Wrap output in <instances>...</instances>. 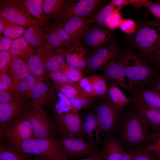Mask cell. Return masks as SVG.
<instances>
[{
  "label": "cell",
  "instance_id": "1",
  "mask_svg": "<svg viewBox=\"0 0 160 160\" xmlns=\"http://www.w3.org/2000/svg\"><path fill=\"white\" fill-rule=\"evenodd\" d=\"M115 128L116 136L124 149L144 148L152 142V134L135 106L118 113Z\"/></svg>",
  "mask_w": 160,
  "mask_h": 160
},
{
  "label": "cell",
  "instance_id": "2",
  "mask_svg": "<svg viewBox=\"0 0 160 160\" xmlns=\"http://www.w3.org/2000/svg\"><path fill=\"white\" fill-rule=\"evenodd\" d=\"M36 157L56 160H67L68 158L60 140L54 135L47 138H32L24 141L14 148Z\"/></svg>",
  "mask_w": 160,
  "mask_h": 160
},
{
  "label": "cell",
  "instance_id": "3",
  "mask_svg": "<svg viewBox=\"0 0 160 160\" xmlns=\"http://www.w3.org/2000/svg\"><path fill=\"white\" fill-rule=\"evenodd\" d=\"M119 58L129 81V90L135 86L148 84L156 73L144 59L137 55L126 54Z\"/></svg>",
  "mask_w": 160,
  "mask_h": 160
},
{
  "label": "cell",
  "instance_id": "4",
  "mask_svg": "<svg viewBox=\"0 0 160 160\" xmlns=\"http://www.w3.org/2000/svg\"><path fill=\"white\" fill-rule=\"evenodd\" d=\"M133 44L145 54L150 56L160 39V20L142 22L137 25L131 38Z\"/></svg>",
  "mask_w": 160,
  "mask_h": 160
},
{
  "label": "cell",
  "instance_id": "5",
  "mask_svg": "<svg viewBox=\"0 0 160 160\" xmlns=\"http://www.w3.org/2000/svg\"><path fill=\"white\" fill-rule=\"evenodd\" d=\"M31 125L34 138H47L54 135L58 130L56 123L49 117L42 107L33 106L24 115Z\"/></svg>",
  "mask_w": 160,
  "mask_h": 160
},
{
  "label": "cell",
  "instance_id": "6",
  "mask_svg": "<svg viewBox=\"0 0 160 160\" xmlns=\"http://www.w3.org/2000/svg\"><path fill=\"white\" fill-rule=\"evenodd\" d=\"M0 16L4 19L24 28L46 24L32 16L22 5L14 1H7L1 5Z\"/></svg>",
  "mask_w": 160,
  "mask_h": 160
},
{
  "label": "cell",
  "instance_id": "7",
  "mask_svg": "<svg viewBox=\"0 0 160 160\" xmlns=\"http://www.w3.org/2000/svg\"><path fill=\"white\" fill-rule=\"evenodd\" d=\"M4 143L15 148L22 142L34 138L30 123L24 116L12 121L4 130L0 138Z\"/></svg>",
  "mask_w": 160,
  "mask_h": 160
},
{
  "label": "cell",
  "instance_id": "8",
  "mask_svg": "<svg viewBox=\"0 0 160 160\" xmlns=\"http://www.w3.org/2000/svg\"><path fill=\"white\" fill-rule=\"evenodd\" d=\"M56 115L58 130L62 137H76L82 140L87 137L82 131V120L77 111Z\"/></svg>",
  "mask_w": 160,
  "mask_h": 160
},
{
  "label": "cell",
  "instance_id": "9",
  "mask_svg": "<svg viewBox=\"0 0 160 160\" xmlns=\"http://www.w3.org/2000/svg\"><path fill=\"white\" fill-rule=\"evenodd\" d=\"M28 108L22 100L17 97L8 103L0 104V137L13 121L24 116Z\"/></svg>",
  "mask_w": 160,
  "mask_h": 160
},
{
  "label": "cell",
  "instance_id": "10",
  "mask_svg": "<svg viewBox=\"0 0 160 160\" xmlns=\"http://www.w3.org/2000/svg\"><path fill=\"white\" fill-rule=\"evenodd\" d=\"M68 1L64 14L57 19L65 20L74 17L86 18L104 1L79 0L70 1L68 3Z\"/></svg>",
  "mask_w": 160,
  "mask_h": 160
},
{
  "label": "cell",
  "instance_id": "11",
  "mask_svg": "<svg viewBox=\"0 0 160 160\" xmlns=\"http://www.w3.org/2000/svg\"><path fill=\"white\" fill-rule=\"evenodd\" d=\"M60 140L68 158L90 156L97 152L92 143L77 137H62Z\"/></svg>",
  "mask_w": 160,
  "mask_h": 160
},
{
  "label": "cell",
  "instance_id": "12",
  "mask_svg": "<svg viewBox=\"0 0 160 160\" xmlns=\"http://www.w3.org/2000/svg\"><path fill=\"white\" fill-rule=\"evenodd\" d=\"M55 49L47 42L40 47L36 54L31 55L28 59L27 65L31 73L39 79L44 77L46 70V62Z\"/></svg>",
  "mask_w": 160,
  "mask_h": 160
},
{
  "label": "cell",
  "instance_id": "13",
  "mask_svg": "<svg viewBox=\"0 0 160 160\" xmlns=\"http://www.w3.org/2000/svg\"><path fill=\"white\" fill-rule=\"evenodd\" d=\"M118 54L116 47L112 43L99 47L91 56L88 57L87 68L95 71L103 70L109 62Z\"/></svg>",
  "mask_w": 160,
  "mask_h": 160
},
{
  "label": "cell",
  "instance_id": "14",
  "mask_svg": "<svg viewBox=\"0 0 160 160\" xmlns=\"http://www.w3.org/2000/svg\"><path fill=\"white\" fill-rule=\"evenodd\" d=\"M118 54L113 57L103 69L106 79L111 82V84L117 85L127 92L129 90L128 79L123 65Z\"/></svg>",
  "mask_w": 160,
  "mask_h": 160
},
{
  "label": "cell",
  "instance_id": "15",
  "mask_svg": "<svg viewBox=\"0 0 160 160\" xmlns=\"http://www.w3.org/2000/svg\"><path fill=\"white\" fill-rule=\"evenodd\" d=\"M128 92L132 100L139 102L147 107L160 110V96L148 84L132 87Z\"/></svg>",
  "mask_w": 160,
  "mask_h": 160
},
{
  "label": "cell",
  "instance_id": "16",
  "mask_svg": "<svg viewBox=\"0 0 160 160\" xmlns=\"http://www.w3.org/2000/svg\"><path fill=\"white\" fill-rule=\"evenodd\" d=\"M95 113L100 127L101 134H108L115 128L118 114L112 107L110 101L101 103Z\"/></svg>",
  "mask_w": 160,
  "mask_h": 160
},
{
  "label": "cell",
  "instance_id": "17",
  "mask_svg": "<svg viewBox=\"0 0 160 160\" xmlns=\"http://www.w3.org/2000/svg\"><path fill=\"white\" fill-rule=\"evenodd\" d=\"M91 20L79 17H72L60 22L73 43L80 41L84 33L90 28Z\"/></svg>",
  "mask_w": 160,
  "mask_h": 160
},
{
  "label": "cell",
  "instance_id": "18",
  "mask_svg": "<svg viewBox=\"0 0 160 160\" xmlns=\"http://www.w3.org/2000/svg\"><path fill=\"white\" fill-rule=\"evenodd\" d=\"M152 134L160 132V110L150 108L132 100Z\"/></svg>",
  "mask_w": 160,
  "mask_h": 160
},
{
  "label": "cell",
  "instance_id": "19",
  "mask_svg": "<svg viewBox=\"0 0 160 160\" xmlns=\"http://www.w3.org/2000/svg\"><path fill=\"white\" fill-rule=\"evenodd\" d=\"M80 41L74 43L68 48L67 52H64L65 63L68 65L81 70L86 68L88 57L86 50Z\"/></svg>",
  "mask_w": 160,
  "mask_h": 160
},
{
  "label": "cell",
  "instance_id": "20",
  "mask_svg": "<svg viewBox=\"0 0 160 160\" xmlns=\"http://www.w3.org/2000/svg\"><path fill=\"white\" fill-rule=\"evenodd\" d=\"M125 152L116 136L113 135L104 141L99 153L103 160H121Z\"/></svg>",
  "mask_w": 160,
  "mask_h": 160
},
{
  "label": "cell",
  "instance_id": "21",
  "mask_svg": "<svg viewBox=\"0 0 160 160\" xmlns=\"http://www.w3.org/2000/svg\"><path fill=\"white\" fill-rule=\"evenodd\" d=\"M7 72L13 83L16 93L18 94L17 88L19 82L31 74L27 64L20 58H13Z\"/></svg>",
  "mask_w": 160,
  "mask_h": 160
},
{
  "label": "cell",
  "instance_id": "22",
  "mask_svg": "<svg viewBox=\"0 0 160 160\" xmlns=\"http://www.w3.org/2000/svg\"><path fill=\"white\" fill-rule=\"evenodd\" d=\"M111 35L108 31L97 27L90 28L84 34V43L87 46L92 48L99 47L107 43Z\"/></svg>",
  "mask_w": 160,
  "mask_h": 160
},
{
  "label": "cell",
  "instance_id": "23",
  "mask_svg": "<svg viewBox=\"0 0 160 160\" xmlns=\"http://www.w3.org/2000/svg\"><path fill=\"white\" fill-rule=\"evenodd\" d=\"M82 131L92 144L100 140L101 130L95 113H89L84 117L82 123Z\"/></svg>",
  "mask_w": 160,
  "mask_h": 160
},
{
  "label": "cell",
  "instance_id": "24",
  "mask_svg": "<svg viewBox=\"0 0 160 160\" xmlns=\"http://www.w3.org/2000/svg\"><path fill=\"white\" fill-rule=\"evenodd\" d=\"M50 100L52 102L56 115L64 114L76 110L70 100L60 91L56 85L51 90Z\"/></svg>",
  "mask_w": 160,
  "mask_h": 160
},
{
  "label": "cell",
  "instance_id": "25",
  "mask_svg": "<svg viewBox=\"0 0 160 160\" xmlns=\"http://www.w3.org/2000/svg\"><path fill=\"white\" fill-rule=\"evenodd\" d=\"M51 91L46 84L40 80H37L31 94V106L42 108L47 104L50 100Z\"/></svg>",
  "mask_w": 160,
  "mask_h": 160
},
{
  "label": "cell",
  "instance_id": "26",
  "mask_svg": "<svg viewBox=\"0 0 160 160\" xmlns=\"http://www.w3.org/2000/svg\"><path fill=\"white\" fill-rule=\"evenodd\" d=\"M44 27L36 26L27 28L23 36L24 40L31 46H41L47 42V30Z\"/></svg>",
  "mask_w": 160,
  "mask_h": 160
},
{
  "label": "cell",
  "instance_id": "27",
  "mask_svg": "<svg viewBox=\"0 0 160 160\" xmlns=\"http://www.w3.org/2000/svg\"><path fill=\"white\" fill-rule=\"evenodd\" d=\"M108 93L112 106L117 114L126 106L132 103L130 98L127 97L117 85L112 84L108 89Z\"/></svg>",
  "mask_w": 160,
  "mask_h": 160
},
{
  "label": "cell",
  "instance_id": "28",
  "mask_svg": "<svg viewBox=\"0 0 160 160\" xmlns=\"http://www.w3.org/2000/svg\"><path fill=\"white\" fill-rule=\"evenodd\" d=\"M35 47L28 44L23 36L14 39L10 47L9 53L12 58L20 57L23 60H28L34 54Z\"/></svg>",
  "mask_w": 160,
  "mask_h": 160
},
{
  "label": "cell",
  "instance_id": "29",
  "mask_svg": "<svg viewBox=\"0 0 160 160\" xmlns=\"http://www.w3.org/2000/svg\"><path fill=\"white\" fill-rule=\"evenodd\" d=\"M22 5L33 17L46 24L49 23L48 19L43 11V0H14Z\"/></svg>",
  "mask_w": 160,
  "mask_h": 160
},
{
  "label": "cell",
  "instance_id": "30",
  "mask_svg": "<svg viewBox=\"0 0 160 160\" xmlns=\"http://www.w3.org/2000/svg\"><path fill=\"white\" fill-rule=\"evenodd\" d=\"M68 1L43 0V11L46 17H54L56 19L64 14Z\"/></svg>",
  "mask_w": 160,
  "mask_h": 160
},
{
  "label": "cell",
  "instance_id": "31",
  "mask_svg": "<svg viewBox=\"0 0 160 160\" xmlns=\"http://www.w3.org/2000/svg\"><path fill=\"white\" fill-rule=\"evenodd\" d=\"M30 156L4 142L0 143V160H33Z\"/></svg>",
  "mask_w": 160,
  "mask_h": 160
},
{
  "label": "cell",
  "instance_id": "32",
  "mask_svg": "<svg viewBox=\"0 0 160 160\" xmlns=\"http://www.w3.org/2000/svg\"><path fill=\"white\" fill-rule=\"evenodd\" d=\"M87 77L91 84L95 96H104L107 91V79L104 76L94 75Z\"/></svg>",
  "mask_w": 160,
  "mask_h": 160
},
{
  "label": "cell",
  "instance_id": "33",
  "mask_svg": "<svg viewBox=\"0 0 160 160\" xmlns=\"http://www.w3.org/2000/svg\"><path fill=\"white\" fill-rule=\"evenodd\" d=\"M0 21L4 23L5 28L2 33L4 36L12 39L19 38L23 35L24 28L17 24L8 21L0 16Z\"/></svg>",
  "mask_w": 160,
  "mask_h": 160
},
{
  "label": "cell",
  "instance_id": "34",
  "mask_svg": "<svg viewBox=\"0 0 160 160\" xmlns=\"http://www.w3.org/2000/svg\"><path fill=\"white\" fill-rule=\"evenodd\" d=\"M114 10V6L111 1L101 9L91 20L100 26H107L111 16Z\"/></svg>",
  "mask_w": 160,
  "mask_h": 160
},
{
  "label": "cell",
  "instance_id": "35",
  "mask_svg": "<svg viewBox=\"0 0 160 160\" xmlns=\"http://www.w3.org/2000/svg\"><path fill=\"white\" fill-rule=\"evenodd\" d=\"M53 52L47 60L45 64L46 70L50 71H60L62 65L65 63L64 52Z\"/></svg>",
  "mask_w": 160,
  "mask_h": 160
},
{
  "label": "cell",
  "instance_id": "36",
  "mask_svg": "<svg viewBox=\"0 0 160 160\" xmlns=\"http://www.w3.org/2000/svg\"><path fill=\"white\" fill-rule=\"evenodd\" d=\"M46 28L55 32L63 42L64 47L68 48L70 44L73 42L72 40L63 28L61 23H57L55 24L47 27Z\"/></svg>",
  "mask_w": 160,
  "mask_h": 160
},
{
  "label": "cell",
  "instance_id": "37",
  "mask_svg": "<svg viewBox=\"0 0 160 160\" xmlns=\"http://www.w3.org/2000/svg\"><path fill=\"white\" fill-rule=\"evenodd\" d=\"M56 85L60 91L69 100L83 96L81 94L75 83L59 84V85L57 84Z\"/></svg>",
  "mask_w": 160,
  "mask_h": 160
},
{
  "label": "cell",
  "instance_id": "38",
  "mask_svg": "<svg viewBox=\"0 0 160 160\" xmlns=\"http://www.w3.org/2000/svg\"><path fill=\"white\" fill-rule=\"evenodd\" d=\"M61 71L74 83L78 82L83 78V73L81 70L71 66L65 63L62 65Z\"/></svg>",
  "mask_w": 160,
  "mask_h": 160
},
{
  "label": "cell",
  "instance_id": "39",
  "mask_svg": "<svg viewBox=\"0 0 160 160\" xmlns=\"http://www.w3.org/2000/svg\"><path fill=\"white\" fill-rule=\"evenodd\" d=\"M75 84L83 96L92 98L95 97L87 77L83 78Z\"/></svg>",
  "mask_w": 160,
  "mask_h": 160
},
{
  "label": "cell",
  "instance_id": "40",
  "mask_svg": "<svg viewBox=\"0 0 160 160\" xmlns=\"http://www.w3.org/2000/svg\"><path fill=\"white\" fill-rule=\"evenodd\" d=\"M132 150L134 155L133 160H160L155 152L147 151L144 148Z\"/></svg>",
  "mask_w": 160,
  "mask_h": 160
},
{
  "label": "cell",
  "instance_id": "41",
  "mask_svg": "<svg viewBox=\"0 0 160 160\" xmlns=\"http://www.w3.org/2000/svg\"><path fill=\"white\" fill-rule=\"evenodd\" d=\"M92 97L81 96L70 100L74 108L77 111L85 108L92 103Z\"/></svg>",
  "mask_w": 160,
  "mask_h": 160
},
{
  "label": "cell",
  "instance_id": "42",
  "mask_svg": "<svg viewBox=\"0 0 160 160\" xmlns=\"http://www.w3.org/2000/svg\"><path fill=\"white\" fill-rule=\"evenodd\" d=\"M119 27L123 32L128 34H133L136 30L137 25L132 20L122 19L120 23Z\"/></svg>",
  "mask_w": 160,
  "mask_h": 160
},
{
  "label": "cell",
  "instance_id": "43",
  "mask_svg": "<svg viewBox=\"0 0 160 160\" xmlns=\"http://www.w3.org/2000/svg\"><path fill=\"white\" fill-rule=\"evenodd\" d=\"M13 58L9 52H0V73H6L9 67V63Z\"/></svg>",
  "mask_w": 160,
  "mask_h": 160
},
{
  "label": "cell",
  "instance_id": "44",
  "mask_svg": "<svg viewBox=\"0 0 160 160\" xmlns=\"http://www.w3.org/2000/svg\"><path fill=\"white\" fill-rule=\"evenodd\" d=\"M153 140L151 143L144 148L145 150L155 152L160 160V132L152 134Z\"/></svg>",
  "mask_w": 160,
  "mask_h": 160
},
{
  "label": "cell",
  "instance_id": "45",
  "mask_svg": "<svg viewBox=\"0 0 160 160\" xmlns=\"http://www.w3.org/2000/svg\"><path fill=\"white\" fill-rule=\"evenodd\" d=\"M122 17L119 11H114L112 13L107 26L110 30H113L119 27Z\"/></svg>",
  "mask_w": 160,
  "mask_h": 160
},
{
  "label": "cell",
  "instance_id": "46",
  "mask_svg": "<svg viewBox=\"0 0 160 160\" xmlns=\"http://www.w3.org/2000/svg\"><path fill=\"white\" fill-rule=\"evenodd\" d=\"M46 29L49 32L47 39V42L49 44L55 48L64 47L63 42L55 32L52 30Z\"/></svg>",
  "mask_w": 160,
  "mask_h": 160
},
{
  "label": "cell",
  "instance_id": "47",
  "mask_svg": "<svg viewBox=\"0 0 160 160\" xmlns=\"http://www.w3.org/2000/svg\"><path fill=\"white\" fill-rule=\"evenodd\" d=\"M49 75L51 78L57 84L74 83L61 71L50 72Z\"/></svg>",
  "mask_w": 160,
  "mask_h": 160
},
{
  "label": "cell",
  "instance_id": "48",
  "mask_svg": "<svg viewBox=\"0 0 160 160\" xmlns=\"http://www.w3.org/2000/svg\"><path fill=\"white\" fill-rule=\"evenodd\" d=\"M154 17L160 20V3L148 0L145 6Z\"/></svg>",
  "mask_w": 160,
  "mask_h": 160
},
{
  "label": "cell",
  "instance_id": "49",
  "mask_svg": "<svg viewBox=\"0 0 160 160\" xmlns=\"http://www.w3.org/2000/svg\"><path fill=\"white\" fill-rule=\"evenodd\" d=\"M16 97H13L12 92L8 90L0 89V104L8 103Z\"/></svg>",
  "mask_w": 160,
  "mask_h": 160
},
{
  "label": "cell",
  "instance_id": "50",
  "mask_svg": "<svg viewBox=\"0 0 160 160\" xmlns=\"http://www.w3.org/2000/svg\"><path fill=\"white\" fill-rule=\"evenodd\" d=\"M14 40L5 36H0V51L9 52V50Z\"/></svg>",
  "mask_w": 160,
  "mask_h": 160
},
{
  "label": "cell",
  "instance_id": "51",
  "mask_svg": "<svg viewBox=\"0 0 160 160\" xmlns=\"http://www.w3.org/2000/svg\"><path fill=\"white\" fill-rule=\"evenodd\" d=\"M28 90V96H31L32 91L37 81L36 77L31 73L24 79Z\"/></svg>",
  "mask_w": 160,
  "mask_h": 160
},
{
  "label": "cell",
  "instance_id": "52",
  "mask_svg": "<svg viewBox=\"0 0 160 160\" xmlns=\"http://www.w3.org/2000/svg\"><path fill=\"white\" fill-rule=\"evenodd\" d=\"M0 81H2L8 85L9 87L10 91L16 93L13 83L7 73H0Z\"/></svg>",
  "mask_w": 160,
  "mask_h": 160
},
{
  "label": "cell",
  "instance_id": "53",
  "mask_svg": "<svg viewBox=\"0 0 160 160\" xmlns=\"http://www.w3.org/2000/svg\"><path fill=\"white\" fill-rule=\"evenodd\" d=\"M148 85L154 90L160 92V74L156 73Z\"/></svg>",
  "mask_w": 160,
  "mask_h": 160
},
{
  "label": "cell",
  "instance_id": "54",
  "mask_svg": "<svg viewBox=\"0 0 160 160\" xmlns=\"http://www.w3.org/2000/svg\"><path fill=\"white\" fill-rule=\"evenodd\" d=\"M149 57L154 63L160 64V39L154 52Z\"/></svg>",
  "mask_w": 160,
  "mask_h": 160
},
{
  "label": "cell",
  "instance_id": "55",
  "mask_svg": "<svg viewBox=\"0 0 160 160\" xmlns=\"http://www.w3.org/2000/svg\"><path fill=\"white\" fill-rule=\"evenodd\" d=\"M17 88L19 94L20 93L28 95V90L24 79L19 82Z\"/></svg>",
  "mask_w": 160,
  "mask_h": 160
},
{
  "label": "cell",
  "instance_id": "56",
  "mask_svg": "<svg viewBox=\"0 0 160 160\" xmlns=\"http://www.w3.org/2000/svg\"><path fill=\"white\" fill-rule=\"evenodd\" d=\"M125 151L121 160H133L134 155L132 150H129Z\"/></svg>",
  "mask_w": 160,
  "mask_h": 160
},
{
  "label": "cell",
  "instance_id": "57",
  "mask_svg": "<svg viewBox=\"0 0 160 160\" xmlns=\"http://www.w3.org/2000/svg\"><path fill=\"white\" fill-rule=\"evenodd\" d=\"M77 160H103L100 153L96 152L94 154L89 156V157L86 158Z\"/></svg>",
  "mask_w": 160,
  "mask_h": 160
},
{
  "label": "cell",
  "instance_id": "58",
  "mask_svg": "<svg viewBox=\"0 0 160 160\" xmlns=\"http://www.w3.org/2000/svg\"><path fill=\"white\" fill-rule=\"evenodd\" d=\"M0 89L10 91L9 87L8 85L1 81H0Z\"/></svg>",
  "mask_w": 160,
  "mask_h": 160
},
{
  "label": "cell",
  "instance_id": "59",
  "mask_svg": "<svg viewBox=\"0 0 160 160\" xmlns=\"http://www.w3.org/2000/svg\"><path fill=\"white\" fill-rule=\"evenodd\" d=\"M5 28L4 25L3 23L1 21H0V33L1 35Z\"/></svg>",
  "mask_w": 160,
  "mask_h": 160
},
{
  "label": "cell",
  "instance_id": "60",
  "mask_svg": "<svg viewBox=\"0 0 160 160\" xmlns=\"http://www.w3.org/2000/svg\"><path fill=\"white\" fill-rule=\"evenodd\" d=\"M33 160H56L53 159H51L43 157H36L35 159Z\"/></svg>",
  "mask_w": 160,
  "mask_h": 160
},
{
  "label": "cell",
  "instance_id": "61",
  "mask_svg": "<svg viewBox=\"0 0 160 160\" xmlns=\"http://www.w3.org/2000/svg\"><path fill=\"white\" fill-rule=\"evenodd\" d=\"M160 96V91H155Z\"/></svg>",
  "mask_w": 160,
  "mask_h": 160
},
{
  "label": "cell",
  "instance_id": "62",
  "mask_svg": "<svg viewBox=\"0 0 160 160\" xmlns=\"http://www.w3.org/2000/svg\"><path fill=\"white\" fill-rule=\"evenodd\" d=\"M159 2L160 3V0L159 1Z\"/></svg>",
  "mask_w": 160,
  "mask_h": 160
}]
</instances>
